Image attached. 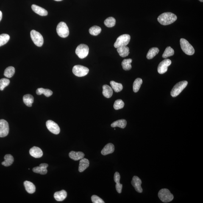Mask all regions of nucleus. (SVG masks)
I'll return each instance as SVG.
<instances>
[{
    "label": "nucleus",
    "mask_w": 203,
    "mask_h": 203,
    "mask_svg": "<svg viewBox=\"0 0 203 203\" xmlns=\"http://www.w3.org/2000/svg\"><path fill=\"white\" fill-rule=\"evenodd\" d=\"M177 19L175 14L170 12H165L161 14L158 18V21L163 25H167L174 22Z\"/></svg>",
    "instance_id": "f257e3e1"
},
{
    "label": "nucleus",
    "mask_w": 203,
    "mask_h": 203,
    "mask_svg": "<svg viewBox=\"0 0 203 203\" xmlns=\"http://www.w3.org/2000/svg\"><path fill=\"white\" fill-rule=\"evenodd\" d=\"M158 196L160 200L164 203H168L172 201L174 196L168 189L163 188L160 190Z\"/></svg>",
    "instance_id": "f03ea898"
},
{
    "label": "nucleus",
    "mask_w": 203,
    "mask_h": 203,
    "mask_svg": "<svg viewBox=\"0 0 203 203\" xmlns=\"http://www.w3.org/2000/svg\"><path fill=\"white\" fill-rule=\"evenodd\" d=\"M181 48L186 54L189 55H193L195 52L194 48L188 41L185 39L181 38L180 41Z\"/></svg>",
    "instance_id": "7ed1b4c3"
},
{
    "label": "nucleus",
    "mask_w": 203,
    "mask_h": 203,
    "mask_svg": "<svg viewBox=\"0 0 203 203\" xmlns=\"http://www.w3.org/2000/svg\"><path fill=\"white\" fill-rule=\"evenodd\" d=\"M188 82L186 81H181L175 85L171 92V95L173 97L177 96L184 89L187 87Z\"/></svg>",
    "instance_id": "20e7f679"
},
{
    "label": "nucleus",
    "mask_w": 203,
    "mask_h": 203,
    "mask_svg": "<svg viewBox=\"0 0 203 203\" xmlns=\"http://www.w3.org/2000/svg\"><path fill=\"white\" fill-rule=\"evenodd\" d=\"M57 32L59 36L62 38H66L69 34V29L66 23L64 22H60L58 25Z\"/></svg>",
    "instance_id": "39448f33"
},
{
    "label": "nucleus",
    "mask_w": 203,
    "mask_h": 203,
    "mask_svg": "<svg viewBox=\"0 0 203 203\" xmlns=\"http://www.w3.org/2000/svg\"><path fill=\"white\" fill-rule=\"evenodd\" d=\"M131 39L130 36L128 34H123L117 39L114 46L116 48L122 46H126L128 44Z\"/></svg>",
    "instance_id": "423d86ee"
},
{
    "label": "nucleus",
    "mask_w": 203,
    "mask_h": 203,
    "mask_svg": "<svg viewBox=\"0 0 203 203\" xmlns=\"http://www.w3.org/2000/svg\"><path fill=\"white\" fill-rule=\"evenodd\" d=\"M73 73L78 77H82L86 75L89 70L88 68L81 65H75L72 69Z\"/></svg>",
    "instance_id": "0eeeda50"
},
{
    "label": "nucleus",
    "mask_w": 203,
    "mask_h": 203,
    "mask_svg": "<svg viewBox=\"0 0 203 203\" xmlns=\"http://www.w3.org/2000/svg\"><path fill=\"white\" fill-rule=\"evenodd\" d=\"M89 49L87 45L85 44L79 45L76 49V54L79 58L83 59L88 55Z\"/></svg>",
    "instance_id": "6e6552de"
},
{
    "label": "nucleus",
    "mask_w": 203,
    "mask_h": 203,
    "mask_svg": "<svg viewBox=\"0 0 203 203\" xmlns=\"http://www.w3.org/2000/svg\"><path fill=\"white\" fill-rule=\"evenodd\" d=\"M31 37L32 41L37 46L41 47L43 45L44 42L43 37L39 32L32 30L31 32Z\"/></svg>",
    "instance_id": "1a4fd4ad"
},
{
    "label": "nucleus",
    "mask_w": 203,
    "mask_h": 203,
    "mask_svg": "<svg viewBox=\"0 0 203 203\" xmlns=\"http://www.w3.org/2000/svg\"><path fill=\"white\" fill-rule=\"evenodd\" d=\"M9 127L8 123L4 119L0 120V137H4L8 135Z\"/></svg>",
    "instance_id": "9d476101"
},
{
    "label": "nucleus",
    "mask_w": 203,
    "mask_h": 203,
    "mask_svg": "<svg viewBox=\"0 0 203 203\" xmlns=\"http://www.w3.org/2000/svg\"><path fill=\"white\" fill-rule=\"evenodd\" d=\"M171 61L166 59L160 62L158 67V72L160 74H164L168 71V68L171 65Z\"/></svg>",
    "instance_id": "9b49d317"
},
{
    "label": "nucleus",
    "mask_w": 203,
    "mask_h": 203,
    "mask_svg": "<svg viewBox=\"0 0 203 203\" xmlns=\"http://www.w3.org/2000/svg\"><path fill=\"white\" fill-rule=\"evenodd\" d=\"M46 125L48 130L53 134L57 135L60 133V128L57 123L54 121L49 120L46 121Z\"/></svg>",
    "instance_id": "f8f14e48"
},
{
    "label": "nucleus",
    "mask_w": 203,
    "mask_h": 203,
    "mask_svg": "<svg viewBox=\"0 0 203 203\" xmlns=\"http://www.w3.org/2000/svg\"><path fill=\"white\" fill-rule=\"evenodd\" d=\"M132 185L137 192L141 193L143 189L141 187L142 181L141 179L137 176H134L131 181Z\"/></svg>",
    "instance_id": "ddd939ff"
},
{
    "label": "nucleus",
    "mask_w": 203,
    "mask_h": 203,
    "mask_svg": "<svg viewBox=\"0 0 203 203\" xmlns=\"http://www.w3.org/2000/svg\"><path fill=\"white\" fill-rule=\"evenodd\" d=\"M48 166V165L47 164H41L39 166L35 167L33 168L32 171L34 173H40L41 175H45L48 172L47 168Z\"/></svg>",
    "instance_id": "4468645a"
},
{
    "label": "nucleus",
    "mask_w": 203,
    "mask_h": 203,
    "mask_svg": "<svg viewBox=\"0 0 203 203\" xmlns=\"http://www.w3.org/2000/svg\"><path fill=\"white\" fill-rule=\"evenodd\" d=\"M29 154L32 157L35 158H40L43 155V151L39 148L34 146L29 150Z\"/></svg>",
    "instance_id": "2eb2a0df"
},
{
    "label": "nucleus",
    "mask_w": 203,
    "mask_h": 203,
    "mask_svg": "<svg viewBox=\"0 0 203 203\" xmlns=\"http://www.w3.org/2000/svg\"><path fill=\"white\" fill-rule=\"evenodd\" d=\"M31 8L34 12L41 16H46L48 15L47 11L39 6L33 4L31 6Z\"/></svg>",
    "instance_id": "dca6fc26"
},
{
    "label": "nucleus",
    "mask_w": 203,
    "mask_h": 203,
    "mask_svg": "<svg viewBox=\"0 0 203 203\" xmlns=\"http://www.w3.org/2000/svg\"><path fill=\"white\" fill-rule=\"evenodd\" d=\"M115 146L112 143L107 144L105 146L101 151V154L104 155H106L114 152L115 151Z\"/></svg>",
    "instance_id": "f3484780"
},
{
    "label": "nucleus",
    "mask_w": 203,
    "mask_h": 203,
    "mask_svg": "<svg viewBox=\"0 0 203 203\" xmlns=\"http://www.w3.org/2000/svg\"><path fill=\"white\" fill-rule=\"evenodd\" d=\"M120 179H121V176H120L119 173L118 172H115L114 175V181L116 183L115 188H116L117 191L119 193H121L122 188L123 187L122 184L120 183Z\"/></svg>",
    "instance_id": "a211bd4d"
},
{
    "label": "nucleus",
    "mask_w": 203,
    "mask_h": 203,
    "mask_svg": "<svg viewBox=\"0 0 203 203\" xmlns=\"http://www.w3.org/2000/svg\"><path fill=\"white\" fill-rule=\"evenodd\" d=\"M85 155L81 152H75L72 151L69 154L70 158L75 161H78L83 158Z\"/></svg>",
    "instance_id": "6ab92c4d"
},
{
    "label": "nucleus",
    "mask_w": 203,
    "mask_h": 203,
    "mask_svg": "<svg viewBox=\"0 0 203 203\" xmlns=\"http://www.w3.org/2000/svg\"><path fill=\"white\" fill-rule=\"evenodd\" d=\"M67 193L65 190L56 192L54 195V198L57 201H62L67 197Z\"/></svg>",
    "instance_id": "aec40b11"
},
{
    "label": "nucleus",
    "mask_w": 203,
    "mask_h": 203,
    "mask_svg": "<svg viewBox=\"0 0 203 203\" xmlns=\"http://www.w3.org/2000/svg\"><path fill=\"white\" fill-rule=\"evenodd\" d=\"M90 162L88 159L83 158L81 159L79 162V171L82 172L89 166Z\"/></svg>",
    "instance_id": "412c9836"
},
{
    "label": "nucleus",
    "mask_w": 203,
    "mask_h": 203,
    "mask_svg": "<svg viewBox=\"0 0 203 203\" xmlns=\"http://www.w3.org/2000/svg\"><path fill=\"white\" fill-rule=\"evenodd\" d=\"M102 94L104 97L107 98H109L112 96L113 94V90L111 87L107 85L103 86Z\"/></svg>",
    "instance_id": "4be33fe9"
},
{
    "label": "nucleus",
    "mask_w": 203,
    "mask_h": 203,
    "mask_svg": "<svg viewBox=\"0 0 203 203\" xmlns=\"http://www.w3.org/2000/svg\"><path fill=\"white\" fill-rule=\"evenodd\" d=\"M24 185L28 193L32 194L35 191V186L32 182L29 181H25L24 182Z\"/></svg>",
    "instance_id": "5701e85b"
},
{
    "label": "nucleus",
    "mask_w": 203,
    "mask_h": 203,
    "mask_svg": "<svg viewBox=\"0 0 203 203\" xmlns=\"http://www.w3.org/2000/svg\"><path fill=\"white\" fill-rule=\"evenodd\" d=\"M129 49L128 47L122 46L117 48V51L121 57H125L129 55Z\"/></svg>",
    "instance_id": "b1692460"
},
{
    "label": "nucleus",
    "mask_w": 203,
    "mask_h": 203,
    "mask_svg": "<svg viewBox=\"0 0 203 203\" xmlns=\"http://www.w3.org/2000/svg\"><path fill=\"white\" fill-rule=\"evenodd\" d=\"M5 161L2 162V164L5 167L10 166L14 161V158L10 154L6 155L4 157Z\"/></svg>",
    "instance_id": "393cba45"
},
{
    "label": "nucleus",
    "mask_w": 203,
    "mask_h": 203,
    "mask_svg": "<svg viewBox=\"0 0 203 203\" xmlns=\"http://www.w3.org/2000/svg\"><path fill=\"white\" fill-rule=\"evenodd\" d=\"M127 125V121L125 119L118 120L114 121L111 125L112 127H118L121 128H125Z\"/></svg>",
    "instance_id": "a878e982"
},
{
    "label": "nucleus",
    "mask_w": 203,
    "mask_h": 203,
    "mask_svg": "<svg viewBox=\"0 0 203 203\" xmlns=\"http://www.w3.org/2000/svg\"><path fill=\"white\" fill-rule=\"evenodd\" d=\"M23 102L28 107H31L32 103L34 102V98L31 95L28 94L24 95L23 97Z\"/></svg>",
    "instance_id": "bb28decb"
},
{
    "label": "nucleus",
    "mask_w": 203,
    "mask_h": 203,
    "mask_svg": "<svg viewBox=\"0 0 203 203\" xmlns=\"http://www.w3.org/2000/svg\"><path fill=\"white\" fill-rule=\"evenodd\" d=\"M159 52V49L157 48H152L149 49L147 54L146 57L148 60H151L155 57Z\"/></svg>",
    "instance_id": "cd10ccee"
},
{
    "label": "nucleus",
    "mask_w": 203,
    "mask_h": 203,
    "mask_svg": "<svg viewBox=\"0 0 203 203\" xmlns=\"http://www.w3.org/2000/svg\"><path fill=\"white\" fill-rule=\"evenodd\" d=\"M37 95H38L44 94L46 97H49L52 95L53 92L50 90L48 89H44L43 88H39L37 89L36 91Z\"/></svg>",
    "instance_id": "c85d7f7f"
},
{
    "label": "nucleus",
    "mask_w": 203,
    "mask_h": 203,
    "mask_svg": "<svg viewBox=\"0 0 203 203\" xmlns=\"http://www.w3.org/2000/svg\"><path fill=\"white\" fill-rule=\"evenodd\" d=\"M131 59H125L122 62L121 65L123 69L125 71H129L132 68L131 63L132 62Z\"/></svg>",
    "instance_id": "c756f323"
},
{
    "label": "nucleus",
    "mask_w": 203,
    "mask_h": 203,
    "mask_svg": "<svg viewBox=\"0 0 203 203\" xmlns=\"http://www.w3.org/2000/svg\"><path fill=\"white\" fill-rule=\"evenodd\" d=\"M110 83L112 89L115 92L118 93L123 90V86L121 83H118L114 81H111Z\"/></svg>",
    "instance_id": "7c9ffc66"
},
{
    "label": "nucleus",
    "mask_w": 203,
    "mask_h": 203,
    "mask_svg": "<svg viewBox=\"0 0 203 203\" xmlns=\"http://www.w3.org/2000/svg\"><path fill=\"white\" fill-rule=\"evenodd\" d=\"M142 83H143V81L140 78H137L134 81L133 85V89L135 93H137L139 91Z\"/></svg>",
    "instance_id": "2f4dec72"
},
{
    "label": "nucleus",
    "mask_w": 203,
    "mask_h": 203,
    "mask_svg": "<svg viewBox=\"0 0 203 203\" xmlns=\"http://www.w3.org/2000/svg\"><path fill=\"white\" fill-rule=\"evenodd\" d=\"M174 54V50L171 47L168 46L165 49L162 55V57L164 58H167L173 56Z\"/></svg>",
    "instance_id": "473e14b6"
},
{
    "label": "nucleus",
    "mask_w": 203,
    "mask_h": 203,
    "mask_svg": "<svg viewBox=\"0 0 203 203\" xmlns=\"http://www.w3.org/2000/svg\"><path fill=\"white\" fill-rule=\"evenodd\" d=\"M15 68L12 66H10L7 68L5 71L4 75L5 77L10 78L15 74Z\"/></svg>",
    "instance_id": "72a5a7b5"
},
{
    "label": "nucleus",
    "mask_w": 203,
    "mask_h": 203,
    "mask_svg": "<svg viewBox=\"0 0 203 203\" xmlns=\"http://www.w3.org/2000/svg\"><path fill=\"white\" fill-rule=\"evenodd\" d=\"M116 20L113 17H109L104 21V24L108 27L111 28L115 26Z\"/></svg>",
    "instance_id": "f704fd0d"
},
{
    "label": "nucleus",
    "mask_w": 203,
    "mask_h": 203,
    "mask_svg": "<svg viewBox=\"0 0 203 203\" xmlns=\"http://www.w3.org/2000/svg\"><path fill=\"white\" fill-rule=\"evenodd\" d=\"M101 27L97 26H94L90 28L89 31L92 35L96 36L99 35L101 32Z\"/></svg>",
    "instance_id": "c9c22d12"
},
{
    "label": "nucleus",
    "mask_w": 203,
    "mask_h": 203,
    "mask_svg": "<svg viewBox=\"0 0 203 203\" xmlns=\"http://www.w3.org/2000/svg\"><path fill=\"white\" fill-rule=\"evenodd\" d=\"M10 39V37L8 34H4L0 35V46L6 44Z\"/></svg>",
    "instance_id": "e433bc0d"
},
{
    "label": "nucleus",
    "mask_w": 203,
    "mask_h": 203,
    "mask_svg": "<svg viewBox=\"0 0 203 203\" xmlns=\"http://www.w3.org/2000/svg\"><path fill=\"white\" fill-rule=\"evenodd\" d=\"M124 103L121 99H118L115 101L114 104V108L115 110H118L123 108L124 106Z\"/></svg>",
    "instance_id": "4c0bfd02"
},
{
    "label": "nucleus",
    "mask_w": 203,
    "mask_h": 203,
    "mask_svg": "<svg viewBox=\"0 0 203 203\" xmlns=\"http://www.w3.org/2000/svg\"><path fill=\"white\" fill-rule=\"evenodd\" d=\"M10 81L7 78H2L0 79V90H3L5 87L10 84Z\"/></svg>",
    "instance_id": "58836bf2"
},
{
    "label": "nucleus",
    "mask_w": 203,
    "mask_h": 203,
    "mask_svg": "<svg viewBox=\"0 0 203 203\" xmlns=\"http://www.w3.org/2000/svg\"><path fill=\"white\" fill-rule=\"evenodd\" d=\"M92 202L93 203H104V201L99 196L96 195H93L92 196Z\"/></svg>",
    "instance_id": "ea45409f"
},
{
    "label": "nucleus",
    "mask_w": 203,
    "mask_h": 203,
    "mask_svg": "<svg viewBox=\"0 0 203 203\" xmlns=\"http://www.w3.org/2000/svg\"><path fill=\"white\" fill-rule=\"evenodd\" d=\"M2 12L1 11H0V21H1L2 19Z\"/></svg>",
    "instance_id": "a19ab883"
},
{
    "label": "nucleus",
    "mask_w": 203,
    "mask_h": 203,
    "mask_svg": "<svg viewBox=\"0 0 203 203\" xmlns=\"http://www.w3.org/2000/svg\"><path fill=\"white\" fill-rule=\"evenodd\" d=\"M54 1H62V0H54Z\"/></svg>",
    "instance_id": "79ce46f5"
},
{
    "label": "nucleus",
    "mask_w": 203,
    "mask_h": 203,
    "mask_svg": "<svg viewBox=\"0 0 203 203\" xmlns=\"http://www.w3.org/2000/svg\"><path fill=\"white\" fill-rule=\"evenodd\" d=\"M199 1L200 2H203V0H199Z\"/></svg>",
    "instance_id": "37998d69"
}]
</instances>
